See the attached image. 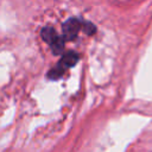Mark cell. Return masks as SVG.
I'll return each mask as SVG.
<instances>
[{
	"label": "cell",
	"instance_id": "1",
	"mask_svg": "<svg viewBox=\"0 0 152 152\" xmlns=\"http://www.w3.org/2000/svg\"><path fill=\"white\" fill-rule=\"evenodd\" d=\"M40 36H42L43 40L50 45V48L55 55H59L63 52L65 39L63 37L58 36V33L55 31L53 27H51V26L43 27L40 31Z\"/></svg>",
	"mask_w": 152,
	"mask_h": 152
},
{
	"label": "cell",
	"instance_id": "2",
	"mask_svg": "<svg viewBox=\"0 0 152 152\" xmlns=\"http://www.w3.org/2000/svg\"><path fill=\"white\" fill-rule=\"evenodd\" d=\"M82 26L83 23L76 17H71L66 19V21H64L62 25L63 38L65 40H74L78 36V32L82 30Z\"/></svg>",
	"mask_w": 152,
	"mask_h": 152
},
{
	"label": "cell",
	"instance_id": "3",
	"mask_svg": "<svg viewBox=\"0 0 152 152\" xmlns=\"http://www.w3.org/2000/svg\"><path fill=\"white\" fill-rule=\"evenodd\" d=\"M78 59H80V55L76 51H66L65 53H63V56L59 59L58 64L64 70H66V69H70L74 65H76V63L78 62Z\"/></svg>",
	"mask_w": 152,
	"mask_h": 152
},
{
	"label": "cell",
	"instance_id": "4",
	"mask_svg": "<svg viewBox=\"0 0 152 152\" xmlns=\"http://www.w3.org/2000/svg\"><path fill=\"white\" fill-rule=\"evenodd\" d=\"M64 72H65V70L57 63L52 69H50V71L46 74V76H48L49 80H53V81H56V80H59V78L64 75Z\"/></svg>",
	"mask_w": 152,
	"mask_h": 152
},
{
	"label": "cell",
	"instance_id": "5",
	"mask_svg": "<svg viewBox=\"0 0 152 152\" xmlns=\"http://www.w3.org/2000/svg\"><path fill=\"white\" fill-rule=\"evenodd\" d=\"M82 30L87 33V34H94L95 32H96V27H95V25L94 24H91L90 21H86V23H83V26H82Z\"/></svg>",
	"mask_w": 152,
	"mask_h": 152
}]
</instances>
